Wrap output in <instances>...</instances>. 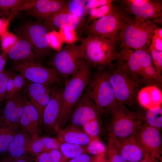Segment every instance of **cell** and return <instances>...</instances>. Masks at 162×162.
<instances>
[{
  "mask_svg": "<svg viewBox=\"0 0 162 162\" xmlns=\"http://www.w3.org/2000/svg\"><path fill=\"white\" fill-rule=\"evenodd\" d=\"M107 68L109 80L116 101L126 106L134 105L139 90L146 86L142 80L130 71L120 61Z\"/></svg>",
  "mask_w": 162,
  "mask_h": 162,
  "instance_id": "obj_1",
  "label": "cell"
},
{
  "mask_svg": "<svg viewBox=\"0 0 162 162\" xmlns=\"http://www.w3.org/2000/svg\"><path fill=\"white\" fill-rule=\"evenodd\" d=\"M92 67L84 60L79 70L66 81L63 88L62 104L55 132L64 128L73 108L83 94L91 79Z\"/></svg>",
  "mask_w": 162,
  "mask_h": 162,
  "instance_id": "obj_2",
  "label": "cell"
},
{
  "mask_svg": "<svg viewBox=\"0 0 162 162\" xmlns=\"http://www.w3.org/2000/svg\"><path fill=\"white\" fill-rule=\"evenodd\" d=\"M157 26L152 20L143 21L124 12V23L117 44L119 43L121 48L135 50L144 48L150 43Z\"/></svg>",
  "mask_w": 162,
  "mask_h": 162,
  "instance_id": "obj_3",
  "label": "cell"
},
{
  "mask_svg": "<svg viewBox=\"0 0 162 162\" xmlns=\"http://www.w3.org/2000/svg\"><path fill=\"white\" fill-rule=\"evenodd\" d=\"M84 60L92 68H106L116 60V45L110 40L95 35L80 38Z\"/></svg>",
  "mask_w": 162,
  "mask_h": 162,
  "instance_id": "obj_4",
  "label": "cell"
},
{
  "mask_svg": "<svg viewBox=\"0 0 162 162\" xmlns=\"http://www.w3.org/2000/svg\"><path fill=\"white\" fill-rule=\"evenodd\" d=\"M107 127L109 138L122 140L134 136L142 121L139 115L117 102L112 109Z\"/></svg>",
  "mask_w": 162,
  "mask_h": 162,
  "instance_id": "obj_5",
  "label": "cell"
},
{
  "mask_svg": "<svg viewBox=\"0 0 162 162\" xmlns=\"http://www.w3.org/2000/svg\"><path fill=\"white\" fill-rule=\"evenodd\" d=\"M86 88L85 93L94 104L100 116L109 115L117 101L106 68L97 70Z\"/></svg>",
  "mask_w": 162,
  "mask_h": 162,
  "instance_id": "obj_6",
  "label": "cell"
},
{
  "mask_svg": "<svg viewBox=\"0 0 162 162\" xmlns=\"http://www.w3.org/2000/svg\"><path fill=\"white\" fill-rule=\"evenodd\" d=\"M124 12L119 5H114L109 12L84 27L86 37L95 35L108 39L116 45L124 23Z\"/></svg>",
  "mask_w": 162,
  "mask_h": 162,
  "instance_id": "obj_7",
  "label": "cell"
},
{
  "mask_svg": "<svg viewBox=\"0 0 162 162\" xmlns=\"http://www.w3.org/2000/svg\"><path fill=\"white\" fill-rule=\"evenodd\" d=\"M12 69L32 82L51 86L62 81V77L53 67L44 66L34 59L14 62Z\"/></svg>",
  "mask_w": 162,
  "mask_h": 162,
  "instance_id": "obj_8",
  "label": "cell"
},
{
  "mask_svg": "<svg viewBox=\"0 0 162 162\" xmlns=\"http://www.w3.org/2000/svg\"><path fill=\"white\" fill-rule=\"evenodd\" d=\"M84 60L81 45L71 44L56 54L52 60V67L66 81L78 71Z\"/></svg>",
  "mask_w": 162,
  "mask_h": 162,
  "instance_id": "obj_9",
  "label": "cell"
},
{
  "mask_svg": "<svg viewBox=\"0 0 162 162\" xmlns=\"http://www.w3.org/2000/svg\"><path fill=\"white\" fill-rule=\"evenodd\" d=\"M53 30L42 22L26 23L20 28L23 38L31 45L36 56L43 57L50 49L49 33Z\"/></svg>",
  "mask_w": 162,
  "mask_h": 162,
  "instance_id": "obj_10",
  "label": "cell"
},
{
  "mask_svg": "<svg viewBox=\"0 0 162 162\" xmlns=\"http://www.w3.org/2000/svg\"><path fill=\"white\" fill-rule=\"evenodd\" d=\"M125 13L143 21L153 20L162 17V2L159 0H119Z\"/></svg>",
  "mask_w": 162,
  "mask_h": 162,
  "instance_id": "obj_11",
  "label": "cell"
},
{
  "mask_svg": "<svg viewBox=\"0 0 162 162\" xmlns=\"http://www.w3.org/2000/svg\"><path fill=\"white\" fill-rule=\"evenodd\" d=\"M117 59L138 77L144 68L152 64L150 53L145 48L135 50L129 48H121L118 52Z\"/></svg>",
  "mask_w": 162,
  "mask_h": 162,
  "instance_id": "obj_12",
  "label": "cell"
},
{
  "mask_svg": "<svg viewBox=\"0 0 162 162\" xmlns=\"http://www.w3.org/2000/svg\"><path fill=\"white\" fill-rule=\"evenodd\" d=\"M134 136L148 155L161 159L162 138L159 130L142 123Z\"/></svg>",
  "mask_w": 162,
  "mask_h": 162,
  "instance_id": "obj_13",
  "label": "cell"
},
{
  "mask_svg": "<svg viewBox=\"0 0 162 162\" xmlns=\"http://www.w3.org/2000/svg\"><path fill=\"white\" fill-rule=\"evenodd\" d=\"M100 116L94 104L85 93L73 108L67 122L68 124L81 127L91 120L100 119Z\"/></svg>",
  "mask_w": 162,
  "mask_h": 162,
  "instance_id": "obj_14",
  "label": "cell"
},
{
  "mask_svg": "<svg viewBox=\"0 0 162 162\" xmlns=\"http://www.w3.org/2000/svg\"><path fill=\"white\" fill-rule=\"evenodd\" d=\"M26 88L28 101L35 108L38 114L40 129L42 127L43 112L50 100L53 88L51 86L28 81Z\"/></svg>",
  "mask_w": 162,
  "mask_h": 162,
  "instance_id": "obj_15",
  "label": "cell"
},
{
  "mask_svg": "<svg viewBox=\"0 0 162 162\" xmlns=\"http://www.w3.org/2000/svg\"><path fill=\"white\" fill-rule=\"evenodd\" d=\"M63 88L53 87L51 98L43 115L42 126L47 132H55V128L60 114Z\"/></svg>",
  "mask_w": 162,
  "mask_h": 162,
  "instance_id": "obj_16",
  "label": "cell"
},
{
  "mask_svg": "<svg viewBox=\"0 0 162 162\" xmlns=\"http://www.w3.org/2000/svg\"><path fill=\"white\" fill-rule=\"evenodd\" d=\"M2 118L7 124L16 130L20 126V121L24 109L28 101L26 95L20 92L7 98Z\"/></svg>",
  "mask_w": 162,
  "mask_h": 162,
  "instance_id": "obj_17",
  "label": "cell"
},
{
  "mask_svg": "<svg viewBox=\"0 0 162 162\" xmlns=\"http://www.w3.org/2000/svg\"><path fill=\"white\" fill-rule=\"evenodd\" d=\"M68 3V1L63 0H37L34 4L26 11L29 14L44 21L67 9Z\"/></svg>",
  "mask_w": 162,
  "mask_h": 162,
  "instance_id": "obj_18",
  "label": "cell"
},
{
  "mask_svg": "<svg viewBox=\"0 0 162 162\" xmlns=\"http://www.w3.org/2000/svg\"><path fill=\"white\" fill-rule=\"evenodd\" d=\"M22 130L33 140L39 137L40 126L38 112L34 106L28 101L25 106L20 121Z\"/></svg>",
  "mask_w": 162,
  "mask_h": 162,
  "instance_id": "obj_19",
  "label": "cell"
},
{
  "mask_svg": "<svg viewBox=\"0 0 162 162\" xmlns=\"http://www.w3.org/2000/svg\"><path fill=\"white\" fill-rule=\"evenodd\" d=\"M116 139L119 152L127 162H140L148 155L134 136L122 140Z\"/></svg>",
  "mask_w": 162,
  "mask_h": 162,
  "instance_id": "obj_20",
  "label": "cell"
},
{
  "mask_svg": "<svg viewBox=\"0 0 162 162\" xmlns=\"http://www.w3.org/2000/svg\"><path fill=\"white\" fill-rule=\"evenodd\" d=\"M57 139L60 142L87 146L94 138L88 135L81 127L71 124L58 131Z\"/></svg>",
  "mask_w": 162,
  "mask_h": 162,
  "instance_id": "obj_21",
  "label": "cell"
},
{
  "mask_svg": "<svg viewBox=\"0 0 162 162\" xmlns=\"http://www.w3.org/2000/svg\"><path fill=\"white\" fill-rule=\"evenodd\" d=\"M136 101L146 110L162 106V92L161 88L155 85H146L138 92Z\"/></svg>",
  "mask_w": 162,
  "mask_h": 162,
  "instance_id": "obj_22",
  "label": "cell"
},
{
  "mask_svg": "<svg viewBox=\"0 0 162 162\" xmlns=\"http://www.w3.org/2000/svg\"><path fill=\"white\" fill-rule=\"evenodd\" d=\"M33 141L22 130L16 132L8 149L10 156L15 159L26 155L30 152Z\"/></svg>",
  "mask_w": 162,
  "mask_h": 162,
  "instance_id": "obj_23",
  "label": "cell"
},
{
  "mask_svg": "<svg viewBox=\"0 0 162 162\" xmlns=\"http://www.w3.org/2000/svg\"><path fill=\"white\" fill-rule=\"evenodd\" d=\"M30 43L25 38L18 40L6 53L7 58L18 62L34 60L36 55Z\"/></svg>",
  "mask_w": 162,
  "mask_h": 162,
  "instance_id": "obj_24",
  "label": "cell"
},
{
  "mask_svg": "<svg viewBox=\"0 0 162 162\" xmlns=\"http://www.w3.org/2000/svg\"><path fill=\"white\" fill-rule=\"evenodd\" d=\"M42 22L54 29L69 28L74 29L76 28L79 25V20L71 14L68 8L60 11L48 19Z\"/></svg>",
  "mask_w": 162,
  "mask_h": 162,
  "instance_id": "obj_25",
  "label": "cell"
},
{
  "mask_svg": "<svg viewBox=\"0 0 162 162\" xmlns=\"http://www.w3.org/2000/svg\"><path fill=\"white\" fill-rule=\"evenodd\" d=\"M37 0H0V18H11L31 8Z\"/></svg>",
  "mask_w": 162,
  "mask_h": 162,
  "instance_id": "obj_26",
  "label": "cell"
},
{
  "mask_svg": "<svg viewBox=\"0 0 162 162\" xmlns=\"http://www.w3.org/2000/svg\"><path fill=\"white\" fill-rule=\"evenodd\" d=\"M60 142L57 139L44 136L39 137L33 140L32 143L31 153L36 156L45 152L54 149H59Z\"/></svg>",
  "mask_w": 162,
  "mask_h": 162,
  "instance_id": "obj_27",
  "label": "cell"
},
{
  "mask_svg": "<svg viewBox=\"0 0 162 162\" xmlns=\"http://www.w3.org/2000/svg\"><path fill=\"white\" fill-rule=\"evenodd\" d=\"M140 117L142 121H144L145 124L160 130L162 127V106L146 110L142 117Z\"/></svg>",
  "mask_w": 162,
  "mask_h": 162,
  "instance_id": "obj_28",
  "label": "cell"
},
{
  "mask_svg": "<svg viewBox=\"0 0 162 162\" xmlns=\"http://www.w3.org/2000/svg\"><path fill=\"white\" fill-rule=\"evenodd\" d=\"M138 77L146 85H153L161 88V75L156 71L152 64L144 68L140 73Z\"/></svg>",
  "mask_w": 162,
  "mask_h": 162,
  "instance_id": "obj_29",
  "label": "cell"
},
{
  "mask_svg": "<svg viewBox=\"0 0 162 162\" xmlns=\"http://www.w3.org/2000/svg\"><path fill=\"white\" fill-rule=\"evenodd\" d=\"M59 150L67 159L73 158L81 154L87 153L86 146L60 142Z\"/></svg>",
  "mask_w": 162,
  "mask_h": 162,
  "instance_id": "obj_30",
  "label": "cell"
},
{
  "mask_svg": "<svg viewBox=\"0 0 162 162\" xmlns=\"http://www.w3.org/2000/svg\"><path fill=\"white\" fill-rule=\"evenodd\" d=\"M16 130L7 125L0 127V154H4L8 152L9 145L16 132Z\"/></svg>",
  "mask_w": 162,
  "mask_h": 162,
  "instance_id": "obj_31",
  "label": "cell"
},
{
  "mask_svg": "<svg viewBox=\"0 0 162 162\" xmlns=\"http://www.w3.org/2000/svg\"><path fill=\"white\" fill-rule=\"evenodd\" d=\"M67 159L59 149L41 153L36 156L35 162H67Z\"/></svg>",
  "mask_w": 162,
  "mask_h": 162,
  "instance_id": "obj_32",
  "label": "cell"
},
{
  "mask_svg": "<svg viewBox=\"0 0 162 162\" xmlns=\"http://www.w3.org/2000/svg\"><path fill=\"white\" fill-rule=\"evenodd\" d=\"M108 154L109 162H127L119 152L116 138H109Z\"/></svg>",
  "mask_w": 162,
  "mask_h": 162,
  "instance_id": "obj_33",
  "label": "cell"
},
{
  "mask_svg": "<svg viewBox=\"0 0 162 162\" xmlns=\"http://www.w3.org/2000/svg\"><path fill=\"white\" fill-rule=\"evenodd\" d=\"M87 152L94 156L104 154L106 148L98 137L94 138L86 146Z\"/></svg>",
  "mask_w": 162,
  "mask_h": 162,
  "instance_id": "obj_34",
  "label": "cell"
},
{
  "mask_svg": "<svg viewBox=\"0 0 162 162\" xmlns=\"http://www.w3.org/2000/svg\"><path fill=\"white\" fill-rule=\"evenodd\" d=\"M68 10L71 14L79 20L85 13L84 0L68 1Z\"/></svg>",
  "mask_w": 162,
  "mask_h": 162,
  "instance_id": "obj_35",
  "label": "cell"
},
{
  "mask_svg": "<svg viewBox=\"0 0 162 162\" xmlns=\"http://www.w3.org/2000/svg\"><path fill=\"white\" fill-rule=\"evenodd\" d=\"M99 120L96 119L88 122L82 127V129L90 136L92 137H98L100 129Z\"/></svg>",
  "mask_w": 162,
  "mask_h": 162,
  "instance_id": "obj_36",
  "label": "cell"
},
{
  "mask_svg": "<svg viewBox=\"0 0 162 162\" xmlns=\"http://www.w3.org/2000/svg\"><path fill=\"white\" fill-rule=\"evenodd\" d=\"M148 51L152 60L156 71L161 74L162 70V51H159L149 47Z\"/></svg>",
  "mask_w": 162,
  "mask_h": 162,
  "instance_id": "obj_37",
  "label": "cell"
},
{
  "mask_svg": "<svg viewBox=\"0 0 162 162\" xmlns=\"http://www.w3.org/2000/svg\"><path fill=\"white\" fill-rule=\"evenodd\" d=\"M11 74L8 70L0 72V99L3 101L6 99V86L7 81Z\"/></svg>",
  "mask_w": 162,
  "mask_h": 162,
  "instance_id": "obj_38",
  "label": "cell"
},
{
  "mask_svg": "<svg viewBox=\"0 0 162 162\" xmlns=\"http://www.w3.org/2000/svg\"><path fill=\"white\" fill-rule=\"evenodd\" d=\"M100 156H91L84 153L71 159L68 162H96Z\"/></svg>",
  "mask_w": 162,
  "mask_h": 162,
  "instance_id": "obj_39",
  "label": "cell"
},
{
  "mask_svg": "<svg viewBox=\"0 0 162 162\" xmlns=\"http://www.w3.org/2000/svg\"><path fill=\"white\" fill-rule=\"evenodd\" d=\"M115 0H91L86 1L87 4H84L85 8L90 10L102 6L113 3Z\"/></svg>",
  "mask_w": 162,
  "mask_h": 162,
  "instance_id": "obj_40",
  "label": "cell"
},
{
  "mask_svg": "<svg viewBox=\"0 0 162 162\" xmlns=\"http://www.w3.org/2000/svg\"><path fill=\"white\" fill-rule=\"evenodd\" d=\"M15 93L20 91L26 84L25 79L20 74L13 75Z\"/></svg>",
  "mask_w": 162,
  "mask_h": 162,
  "instance_id": "obj_41",
  "label": "cell"
},
{
  "mask_svg": "<svg viewBox=\"0 0 162 162\" xmlns=\"http://www.w3.org/2000/svg\"><path fill=\"white\" fill-rule=\"evenodd\" d=\"M15 93L13 75L11 74L7 81L5 88L6 99Z\"/></svg>",
  "mask_w": 162,
  "mask_h": 162,
  "instance_id": "obj_42",
  "label": "cell"
},
{
  "mask_svg": "<svg viewBox=\"0 0 162 162\" xmlns=\"http://www.w3.org/2000/svg\"><path fill=\"white\" fill-rule=\"evenodd\" d=\"M150 47L159 51H162V40L154 35L151 40Z\"/></svg>",
  "mask_w": 162,
  "mask_h": 162,
  "instance_id": "obj_43",
  "label": "cell"
},
{
  "mask_svg": "<svg viewBox=\"0 0 162 162\" xmlns=\"http://www.w3.org/2000/svg\"><path fill=\"white\" fill-rule=\"evenodd\" d=\"M7 57L6 54L1 50H0V72L4 71L6 63Z\"/></svg>",
  "mask_w": 162,
  "mask_h": 162,
  "instance_id": "obj_44",
  "label": "cell"
},
{
  "mask_svg": "<svg viewBox=\"0 0 162 162\" xmlns=\"http://www.w3.org/2000/svg\"><path fill=\"white\" fill-rule=\"evenodd\" d=\"M32 159L26 155L18 158L13 159V162H33Z\"/></svg>",
  "mask_w": 162,
  "mask_h": 162,
  "instance_id": "obj_45",
  "label": "cell"
},
{
  "mask_svg": "<svg viewBox=\"0 0 162 162\" xmlns=\"http://www.w3.org/2000/svg\"><path fill=\"white\" fill-rule=\"evenodd\" d=\"M159 159L157 158L149 155L147 156L142 160L140 162H159Z\"/></svg>",
  "mask_w": 162,
  "mask_h": 162,
  "instance_id": "obj_46",
  "label": "cell"
},
{
  "mask_svg": "<svg viewBox=\"0 0 162 162\" xmlns=\"http://www.w3.org/2000/svg\"><path fill=\"white\" fill-rule=\"evenodd\" d=\"M154 35L162 40V28L159 26L156 27L154 30Z\"/></svg>",
  "mask_w": 162,
  "mask_h": 162,
  "instance_id": "obj_47",
  "label": "cell"
},
{
  "mask_svg": "<svg viewBox=\"0 0 162 162\" xmlns=\"http://www.w3.org/2000/svg\"><path fill=\"white\" fill-rule=\"evenodd\" d=\"M13 159L10 156L4 157L0 159V162H13Z\"/></svg>",
  "mask_w": 162,
  "mask_h": 162,
  "instance_id": "obj_48",
  "label": "cell"
},
{
  "mask_svg": "<svg viewBox=\"0 0 162 162\" xmlns=\"http://www.w3.org/2000/svg\"><path fill=\"white\" fill-rule=\"evenodd\" d=\"M104 157H103L101 160L100 162H109V161H107L105 160L104 159Z\"/></svg>",
  "mask_w": 162,
  "mask_h": 162,
  "instance_id": "obj_49",
  "label": "cell"
},
{
  "mask_svg": "<svg viewBox=\"0 0 162 162\" xmlns=\"http://www.w3.org/2000/svg\"><path fill=\"white\" fill-rule=\"evenodd\" d=\"M104 156H102L99 159V160L97 161L96 162H100L101 160V159L103 157H104Z\"/></svg>",
  "mask_w": 162,
  "mask_h": 162,
  "instance_id": "obj_50",
  "label": "cell"
},
{
  "mask_svg": "<svg viewBox=\"0 0 162 162\" xmlns=\"http://www.w3.org/2000/svg\"><path fill=\"white\" fill-rule=\"evenodd\" d=\"M2 101V100H1L0 99V102Z\"/></svg>",
  "mask_w": 162,
  "mask_h": 162,
  "instance_id": "obj_51",
  "label": "cell"
}]
</instances>
